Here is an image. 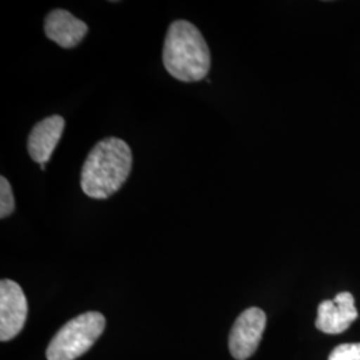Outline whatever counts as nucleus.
Listing matches in <instances>:
<instances>
[{"mask_svg":"<svg viewBox=\"0 0 360 360\" xmlns=\"http://www.w3.org/2000/svg\"><path fill=\"white\" fill-rule=\"evenodd\" d=\"M131 168L129 144L114 136L105 138L96 143L87 156L80 174V187L92 199H107L123 187Z\"/></svg>","mask_w":360,"mask_h":360,"instance_id":"1","label":"nucleus"},{"mask_svg":"<svg viewBox=\"0 0 360 360\" xmlns=\"http://www.w3.org/2000/svg\"><path fill=\"white\" fill-rule=\"evenodd\" d=\"M163 65L168 74L180 82H199L208 75L211 53L198 27L176 20L168 27L163 47Z\"/></svg>","mask_w":360,"mask_h":360,"instance_id":"2","label":"nucleus"},{"mask_svg":"<svg viewBox=\"0 0 360 360\" xmlns=\"http://www.w3.org/2000/svg\"><path fill=\"white\" fill-rule=\"evenodd\" d=\"M105 319L101 312L90 311L65 323L52 338L46 356L49 360H75L86 354L103 334Z\"/></svg>","mask_w":360,"mask_h":360,"instance_id":"3","label":"nucleus"},{"mask_svg":"<svg viewBox=\"0 0 360 360\" xmlns=\"http://www.w3.org/2000/svg\"><path fill=\"white\" fill-rule=\"evenodd\" d=\"M267 316L263 309L251 307L243 311L232 326L229 347L236 360H247L259 347Z\"/></svg>","mask_w":360,"mask_h":360,"instance_id":"4","label":"nucleus"},{"mask_svg":"<svg viewBox=\"0 0 360 360\" xmlns=\"http://www.w3.org/2000/svg\"><path fill=\"white\" fill-rule=\"evenodd\" d=\"M28 306L22 287L10 279L0 282V340H11L27 321Z\"/></svg>","mask_w":360,"mask_h":360,"instance_id":"5","label":"nucleus"},{"mask_svg":"<svg viewBox=\"0 0 360 360\" xmlns=\"http://www.w3.org/2000/svg\"><path fill=\"white\" fill-rule=\"evenodd\" d=\"M356 319L358 309L354 296L349 292H340L334 300H324L319 304L315 326L324 334H342Z\"/></svg>","mask_w":360,"mask_h":360,"instance_id":"6","label":"nucleus"},{"mask_svg":"<svg viewBox=\"0 0 360 360\" xmlns=\"http://www.w3.org/2000/svg\"><path fill=\"white\" fill-rule=\"evenodd\" d=\"M65 119L60 115H52L43 119L31 129L27 148L34 162L46 165L51 159L52 153L56 148L65 131Z\"/></svg>","mask_w":360,"mask_h":360,"instance_id":"7","label":"nucleus"},{"mask_svg":"<svg viewBox=\"0 0 360 360\" xmlns=\"http://www.w3.org/2000/svg\"><path fill=\"white\" fill-rule=\"evenodd\" d=\"M47 38L63 49H74L89 32V26L65 10H53L44 19Z\"/></svg>","mask_w":360,"mask_h":360,"instance_id":"8","label":"nucleus"},{"mask_svg":"<svg viewBox=\"0 0 360 360\" xmlns=\"http://www.w3.org/2000/svg\"><path fill=\"white\" fill-rule=\"evenodd\" d=\"M15 210V198L10 181L4 176L0 178V218L10 217Z\"/></svg>","mask_w":360,"mask_h":360,"instance_id":"9","label":"nucleus"},{"mask_svg":"<svg viewBox=\"0 0 360 360\" xmlns=\"http://www.w3.org/2000/svg\"><path fill=\"white\" fill-rule=\"evenodd\" d=\"M328 360H360V343H346L335 347Z\"/></svg>","mask_w":360,"mask_h":360,"instance_id":"10","label":"nucleus"},{"mask_svg":"<svg viewBox=\"0 0 360 360\" xmlns=\"http://www.w3.org/2000/svg\"><path fill=\"white\" fill-rule=\"evenodd\" d=\"M40 169L44 171V169H46V165H40Z\"/></svg>","mask_w":360,"mask_h":360,"instance_id":"11","label":"nucleus"}]
</instances>
